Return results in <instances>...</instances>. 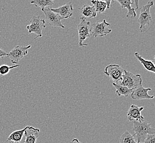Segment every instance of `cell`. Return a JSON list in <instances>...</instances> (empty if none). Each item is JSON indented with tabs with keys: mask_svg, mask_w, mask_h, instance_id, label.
Wrapping results in <instances>:
<instances>
[{
	"mask_svg": "<svg viewBox=\"0 0 155 143\" xmlns=\"http://www.w3.org/2000/svg\"><path fill=\"white\" fill-rule=\"evenodd\" d=\"M31 47V45L27 46H22L17 45L15 46L12 50L8 54V57L11 59V63L13 64H17L25 56L28 54V50Z\"/></svg>",
	"mask_w": 155,
	"mask_h": 143,
	"instance_id": "8",
	"label": "cell"
},
{
	"mask_svg": "<svg viewBox=\"0 0 155 143\" xmlns=\"http://www.w3.org/2000/svg\"><path fill=\"white\" fill-rule=\"evenodd\" d=\"M39 129L29 126L24 133L25 139L24 143H36L39 138Z\"/></svg>",
	"mask_w": 155,
	"mask_h": 143,
	"instance_id": "13",
	"label": "cell"
},
{
	"mask_svg": "<svg viewBox=\"0 0 155 143\" xmlns=\"http://www.w3.org/2000/svg\"><path fill=\"white\" fill-rule=\"evenodd\" d=\"M135 133L133 136H136L137 143H143L147 135L155 134V129L152 127L150 123L143 121V122L133 121V127L132 129Z\"/></svg>",
	"mask_w": 155,
	"mask_h": 143,
	"instance_id": "1",
	"label": "cell"
},
{
	"mask_svg": "<svg viewBox=\"0 0 155 143\" xmlns=\"http://www.w3.org/2000/svg\"><path fill=\"white\" fill-rule=\"evenodd\" d=\"M151 90V88H145L143 85L134 89L131 92L130 95L131 98L133 100H143V99H152L154 98V96L149 95L148 92Z\"/></svg>",
	"mask_w": 155,
	"mask_h": 143,
	"instance_id": "11",
	"label": "cell"
},
{
	"mask_svg": "<svg viewBox=\"0 0 155 143\" xmlns=\"http://www.w3.org/2000/svg\"><path fill=\"white\" fill-rule=\"evenodd\" d=\"M144 107H138L135 105H131L127 112V118L129 121H137L143 122L145 121L144 117L141 115V111Z\"/></svg>",
	"mask_w": 155,
	"mask_h": 143,
	"instance_id": "10",
	"label": "cell"
},
{
	"mask_svg": "<svg viewBox=\"0 0 155 143\" xmlns=\"http://www.w3.org/2000/svg\"><path fill=\"white\" fill-rule=\"evenodd\" d=\"M110 25V24L105 19H104L102 22H96L90 28V34L94 37L106 35L112 32V29L108 28Z\"/></svg>",
	"mask_w": 155,
	"mask_h": 143,
	"instance_id": "9",
	"label": "cell"
},
{
	"mask_svg": "<svg viewBox=\"0 0 155 143\" xmlns=\"http://www.w3.org/2000/svg\"><path fill=\"white\" fill-rule=\"evenodd\" d=\"M93 4V6L95 7L96 12H98L100 13H102L107 9V5L105 1H97V0H93L91 1Z\"/></svg>",
	"mask_w": 155,
	"mask_h": 143,
	"instance_id": "20",
	"label": "cell"
},
{
	"mask_svg": "<svg viewBox=\"0 0 155 143\" xmlns=\"http://www.w3.org/2000/svg\"><path fill=\"white\" fill-rule=\"evenodd\" d=\"M28 127L29 126H27L23 129L18 130V131L12 132V133L9 135L7 141H12V143H20L23 138V135H24L25 131L27 130Z\"/></svg>",
	"mask_w": 155,
	"mask_h": 143,
	"instance_id": "17",
	"label": "cell"
},
{
	"mask_svg": "<svg viewBox=\"0 0 155 143\" xmlns=\"http://www.w3.org/2000/svg\"></svg>",
	"mask_w": 155,
	"mask_h": 143,
	"instance_id": "28",
	"label": "cell"
},
{
	"mask_svg": "<svg viewBox=\"0 0 155 143\" xmlns=\"http://www.w3.org/2000/svg\"><path fill=\"white\" fill-rule=\"evenodd\" d=\"M69 143H82L80 142L78 139H74L73 140H72L71 142H70Z\"/></svg>",
	"mask_w": 155,
	"mask_h": 143,
	"instance_id": "26",
	"label": "cell"
},
{
	"mask_svg": "<svg viewBox=\"0 0 155 143\" xmlns=\"http://www.w3.org/2000/svg\"><path fill=\"white\" fill-rule=\"evenodd\" d=\"M52 11L60 15L62 20L63 19L69 18L72 15L73 8L71 2H69L57 8H52Z\"/></svg>",
	"mask_w": 155,
	"mask_h": 143,
	"instance_id": "12",
	"label": "cell"
},
{
	"mask_svg": "<svg viewBox=\"0 0 155 143\" xmlns=\"http://www.w3.org/2000/svg\"><path fill=\"white\" fill-rule=\"evenodd\" d=\"M116 89V93L118 96H124L125 97H128L133 92L134 89H129L127 87L120 85L119 84H116L113 83Z\"/></svg>",
	"mask_w": 155,
	"mask_h": 143,
	"instance_id": "18",
	"label": "cell"
},
{
	"mask_svg": "<svg viewBox=\"0 0 155 143\" xmlns=\"http://www.w3.org/2000/svg\"><path fill=\"white\" fill-rule=\"evenodd\" d=\"M124 70L118 65H110L106 67L104 73L114 81V83L120 84L122 81Z\"/></svg>",
	"mask_w": 155,
	"mask_h": 143,
	"instance_id": "6",
	"label": "cell"
},
{
	"mask_svg": "<svg viewBox=\"0 0 155 143\" xmlns=\"http://www.w3.org/2000/svg\"><path fill=\"white\" fill-rule=\"evenodd\" d=\"M82 17L85 18H95L97 12L94 6H90L88 5H85L82 7L79 8Z\"/></svg>",
	"mask_w": 155,
	"mask_h": 143,
	"instance_id": "15",
	"label": "cell"
},
{
	"mask_svg": "<svg viewBox=\"0 0 155 143\" xmlns=\"http://www.w3.org/2000/svg\"><path fill=\"white\" fill-rule=\"evenodd\" d=\"M155 135H147L145 140L143 143H155Z\"/></svg>",
	"mask_w": 155,
	"mask_h": 143,
	"instance_id": "23",
	"label": "cell"
},
{
	"mask_svg": "<svg viewBox=\"0 0 155 143\" xmlns=\"http://www.w3.org/2000/svg\"><path fill=\"white\" fill-rule=\"evenodd\" d=\"M106 5H107V9H109L110 8V3H111V1H105Z\"/></svg>",
	"mask_w": 155,
	"mask_h": 143,
	"instance_id": "25",
	"label": "cell"
},
{
	"mask_svg": "<svg viewBox=\"0 0 155 143\" xmlns=\"http://www.w3.org/2000/svg\"><path fill=\"white\" fill-rule=\"evenodd\" d=\"M134 2L135 3V5H136V9H135V10L139 9V6H138V3H139V1H134Z\"/></svg>",
	"mask_w": 155,
	"mask_h": 143,
	"instance_id": "27",
	"label": "cell"
},
{
	"mask_svg": "<svg viewBox=\"0 0 155 143\" xmlns=\"http://www.w3.org/2000/svg\"><path fill=\"white\" fill-rule=\"evenodd\" d=\"M153 1H149L146 5L140 8V15L137 19V22L140 25L139 30L141 33L147 31L152 23V17L150 9L153 6Z\"/></svg>",
	"mask_w": 155,
	"mask_h": 143,
	"instance_id": "2",
	"label": "cell"
},
{
	"mask_svg": "<svg viewBox=\"0 0 155 143\" xmlns=\"http://www.w3.org/2000/svg\"><path fill=\"white\" fill-rule=\"evenodd\" d=\"M119 143H137L135 140L134 137L128 131L123 133L119 139Z\"/></svg>",
	"mask_w": 155,
	"mask_h": 143,
	"instance_id": "21",
	"label": "cell"
},
{
	"mask_svg": "<svg viewBox=\"0 0 155 143\" xmlns=\"http://www.w3.org/2000/svg\"><path fill=\"white\" fill-rule=\"evenodd\" d=\"M142 82L141 75H134L124 69L122 81L119 85L127 87L129 89H136L142 85Z\"/></svg>",
	"mask_w": 155,
	"mask_h": 143,
	"instance_id": "3",
	"label": "cell"
},
{
	"mask_svg": "<svg viewBox=\"0 0 155 143\" xmlns=\"http://www.w3.org/2000/svg\"><path fill=\"white\" fill-rule=\"evenodd\" d=\"M52 8L51 7H48L41 9L45 15V21L52 27H61L63 29H64L65 27L61 22L62 19L61 17L58 14L53 12Z\"/></svg>",
	"mask_w": 155,
	"mask_h": 143,
	"instance_id": "7",
	"label": "cell"
},
{
	"mask_svg": "<svg viewBox=\"0 0 155 143\" xmlns=\"http://www.w3.org/2000/svg\"><path fill=\"white\" fill-rule=\"evenodd\" d=\"M46 28L45 21L40 16H33L30 20V24L27 26L28 33H34L36 34V37L34 40L42 37V31Z\"/></svg>",
	"mask_w": 155,
	"mask_h": 143,
	"instance_id": "5",
	"label": "cell"
},
{
	"mask_svg": "<svg viewBox=\"0 0 155 143\" xmlns=\"http://www.w3.org/2000/svg\"><path fill=\"white\" fill-rule=\"evenodd\" d=\"M120 5L122 8H127L128 13L127 15V18H134L137 16L136 10L134 8H132L131 5L134 3V1L131 0H120L117 1Z\"/></svg>",
	"mask_w": 155,
	"mask_h": 143,
	"instance_id": "14",
	"label": "cell"
},
{
	"mask_svg": "<svg viewBox=\"0 0 155 143\" xmlns=\"http://www.w3.org/2000/svg\"><path fill=\"white\" fill-rule=\"evenodd\" d=\"M19 66H20L19 65H15L13 66H9L6 65H2L0 66V75L1 76H3V75H6L9 73L11 69H12L15 68L16 67H18Z\"/></svg>",
	"mask_w": 155,
	"mask_h": 143,
	"instance_id": "22",
	"label": "cell"
},
{
	"mask_svg": "<svg viewBox=\"0 0 155 143\" xmlns=\"http://www.w3.org/2000/svg\"><path fill=\"white\" fill-rule=\"evenodd\" d=\"M90 25L89 21L86 20V18L83 17H81V22L77 25L78 35H79V46L80 47H84L87 46V44H84V42L91 36L90 34Z\"/></svg>",
	"mask_w": 155,
	"mask_h": 143,
	"instance_id": "4",
	"label": "cell"
},
{
	"mask_svg": "<svg viewBox=\"0 0 155 143\" xmlns=\"http://www.w3.org/2000/svg\"><path fill=\"white\" fill-rule=\"evenodd\" d=\"M30 3L34 5L35 7L41 8V9L45 7H51L54 5V1L51 0H33L30 1Z\"/></svg>",
	"mask_w": 155,
	"mask_h": 143,
	"instance_id": "19",
	"label": "cell"
},
{
	"mask_svg": "<svg viewBox=\"0 0 155 143\" xmlns=\"http://www.w3.org/2000/svg\"><path fill=\"white\" fill-rule=\"evenodd\" d=\"M134 56L137 60L139 61V62L141 63V64L143 66L145 69H146L147 71L151 72L153 73H155V66L153 61L145 60L143 57L140 56L138 52H135Z\"/></svg>",
	"mask_w": 155,
	"mask_h": 143,
	"instance_id": "16",
	"label": "cell"
},
{
	"mask_svg": "<svg viewBox=\"0 0 155 143\" xmlns=\"http://www.w3.org/2000/svg\"><path fill=\"white\" fill-rule=\"evenodd\" d=\"M8 56V53L3 50L0 47V58H4V57Z\"/></svg>",
	"mask_w": 155,
	"mask_h": 143,
	"instance_id": "24",
	"label": "cell"
}]
</instances>
